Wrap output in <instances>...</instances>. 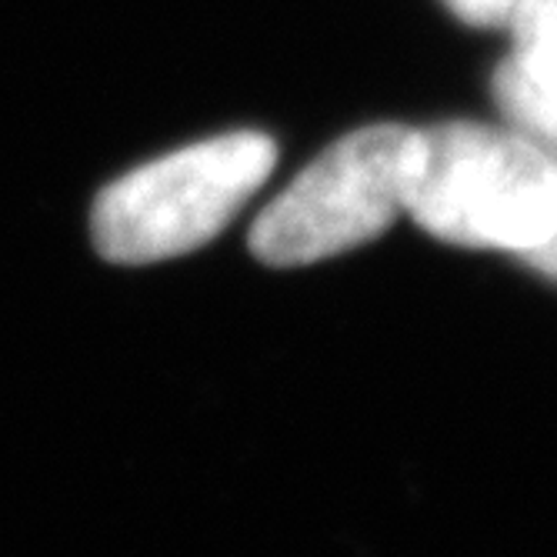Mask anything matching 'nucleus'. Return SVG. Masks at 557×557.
Listing matches in <instances>:
<instances>
[{
    "label": "nucleus",
    "instance_id": "1",
    "mask_svg": "<svg viewBox=\"0 0 557 557\" xmlns=\"http://www.w3.org/2000/svg\"><path fill=\"white\" fill-rule=\"evenodd\" d=\"M404 214L444 244L524 258L557 234V168L511 124L418 127Z\"/></svg>",
    "mask_w": 557,
    "mask_h": 557
},
{
    "label": "nucleus",
    "instance_id": "2",
    "mask_svg": "<svg viewBox=\"0 0 557 557\" xmlns=\"http://www.w3.org/2000/svg\"><path fill=\"white\" fill-rule=\"evenodd\" d=\"M277 164L261 131H234L181 147L108 184L94 200L90 234L104 261L154 264L214 240Z\"/></svg>",
    "mask_w": 557,
    "mask_h": 557
},
{
    "label": "nucleus",
    "instance_id": "3",
    "mask_svg": "<svg viewBox=\"0 0 557 557\" xmlns=\"http://www.w3.org/2000/svg\"><path fill=\"white\" fill-rule=\"evenodd\" d=\"M411 127L371 124L304 168L250 227V255L268 268H304L384 234L404 214Z\"/></svg>",
    "mask_w": 557,
    "mask_h": 557
},
{
    "label": "nucleus",
    "instance_id": "4",
    "mask_svg": "<svg viewBox=\"0 0 557 557\" xmlns=\"http://www.w3.org/2000/svg\"><path fill=\"white\" fill-rule=\"evenodd\" d=\"M508 30L515 50L494 71V104L557 168V0H521Z\"/></svg>",
    "mask_w": 557,
    "mask_h": 557
},
{
    "label": "nucleus",
    "instance_id": "5",
    "mask_svg": "<svg viewBox=\"0 0 557 557\" xmlns=\"http://www.w3.org/2000/svg\"><path fill=\"white\" fill-rule=\"evenodd\" d=\"M471 27H508L521 0H444Z\"/></svg>",
    "mask_w": 557,
    "mask_h": 557
},
{
    "label": "nucleus",
    "instance_id": "6",
    "mask_svg": "<svg viewBox=\"0 0 557 557\" xmlns=\"http://www.w3.org/2000/svg\"><path fill=\"white\" fill-rule=\"evenodd\" d=\"M521 261H524L531 271H537L541 277H547V281L557 284V234H554L550 240H544L541 247H534L531 255H524Z\"/></svg>",
    "mask_w": 557,
    "mask_h": 557
}]
</instances>
